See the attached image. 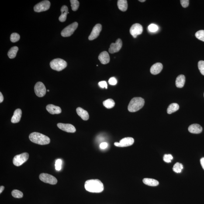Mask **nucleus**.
Segmentation results:
<instances>
[{
  "instance_id": "1",
  "label": "nucleus",
  "mask_w": 204,
  "mask_h": 204,
  "mask_svg": "<svg viewBox=\"0 0 204 204\" xmlns=\"http://www.w3.org/2000/svg\"><path fill=\"white\" fill-rule=\"evenodd\" d=\"M84 186L86 190L92 193H100L104 189L103 184L98 179L90 180L86 181Z\"/></svg>"
},
{
  "instance_id": "2",
  "label": "nucleus",
  "mask_w": 204,
  "mask_h": 204,
  "mask_svg": "<svg viewBox=\"0 0 204 204\" xmlns=\"http://www.w3.org/2000/svg\"><path fill=\"white\" fill-rule=\"evenodd\" d=\"M29 138L33 143L41 145L49 144L50 142L49 137L38 132H34L31 133Z\"/></svg>"
},
{
  "instance_id": "3",
  "label": "nucleus",
  "mask_w": 204,
  "mask_h": 204,
  "mask_svg": "<svg viewBox=\"0 0 204 204\" xmlns=\"http://www.w3.org/2000/svg\"><path fill=\"white\" fill-rule=\"evenodd\" d=\"M144 99L141 97L133 98L130 101L128 106V109L130 112H134L140 110L144 106Z\"/></svg>"
},
{
  "instance_id": "4",
  "label": "nucleus",
  "mask_w": 204,
  "mask_h": 204,
  "mask_svg": "<svg viewBox=\"0 0 204 204\" xmlns=\"http://www.w3.org/2000/svg\"><path fill=\"white\" fill-rule=\"evenodd\" d=\"M51 68L57 71L64 69L67 66V63L64 60L60 58L54 59L50 63Z\"/></svg>"
},
{
  "instance_id": "5",
  "label": "nucleus",
  "mask_w": 204,
  "mask_h": 204,
  "mask_svg": "<svg viewBox=\"0 0 204 204\" xmlns=\"http://www.w3.org/2000/svg\"><path fill=\"white\" fill-rule=\"evenodd\" d=\"M78 23L77 22H74L66 27L61 32V36L64 37L71 36L78 28Z\"/></svg>"
},
{
  "instance_id": "6",
  "label": "nucleus",
  "mask_w": 204,
  "mask_h": 204,
  "mask_svg": "<svg viewBox=\"0 0 204 204\" xmlns=\"http://www.w3.org/2000/svg\"><path fill=\"white\" fill-rule=\"evenodd\" d=\"M29 154L25 152L18 155L14 157L13 163L16 166H19L27 161L29 158Z\"/></svg>"
},
{
  "instance_id": "7",
  "label": "nucleus",
  "mask_w": 204,
  "mask_h": 204,
  "mask_svg": "<svg viewBox=\"0 0 204 204\" xmlns=\"http://www.w3.org/2000/svg\"><path fill=\"white\" fill-rule=\"evenodd\" d=\"M39 178L41 181L50 185H56L57 183V180L55 177L46 173L41 174L39 175Z\"/></svg>"
},
{
  "instance_id": "8",
  "label": "nucleus",
  "mask_w": 204,
  "mask_h": 204,
  "mask_svg": "<svg viewBox=\"0 0 204 204\" xmlns=\"http://www.w3.org/2000/svg\"><path fill=\"white\" fill-rule=\"evenodd\" d=\"M50 7V3L46 0L41 1L35 5L34 10L35 12H41L48 10Z\"/></svg>"
},
{
  "instance_id": "9",
  "label": "nucleus",
  "mask_w": 204,
  "mask_h": 204,
  "mask_svg": "<svg viewBox=\"0 0 204 204\" xmlns=\"http://www.w3.org/2000/svg\"><path fill=\"white\" fill-rule=\"evenodd\" d=\"M34 90L35 94L39 97L44 96L46 93V87L41 82H38L35 84Z\"/></svg>"
},
{
  "instance_id": "10",
  "label": "nucleus",
  "mask_w": 204,
  "mask_h": 204,
  "mask_svg": "<svg viewBox=\"0 0 204 204\" xmlns=\"http://www.w3.org/2000/svg\"><path fill=\"white\" fill-rule=\"evenodd\" d=\"M134 142V140L133 138L131 137H126L122 139L119 141L115 142L114 145L117 147H127L132 145Z\"/></svg>"
},
{
  "instance_id": "11",
  "label": "nucleus",
  "mask_w": 204,
  "mask_h": 204,
  "mask_svg": "<svg viewBox=\"0 0 204 204\" xmlns=\"http://www.w3.org/2000/svg\"><path fill=\"white\" fill-rule=\"evenodd\" d=\"M143 31V27L139 24H135L132 25L130 29V34L134 38H136L138 35L141 34Z\"/></svg>"
},
{
  "instance_id": "12",
  "label": "nucleus",
  "mask_w": 204,
  "mask_h": 204,
  "mask_svg": "<svg viewBox=\"0 0 204 204\" xmlns=\"http://www.w3.org/2000/svg\"><path fill=\"white\" fill-rule=\"evenodd\" d=\"M102 25L100 24H97L96 25L93 29L91 35L88 37V39L90 41H92L97 38L102 30Z\"/></svg>"
},
{
  "instance_id": "13",
  "label": "nucleus",
  "mask_w": 204,
  "mask_h": 204,
  "mask_svg": "<svg viewBox=\"0 0 204 204\" xmlns=\"http://www.w3.org/2000/svg\"><path fill=\"white\" fill-rule=\"evenodd\" d=\"M122 43L120 39H118L115 43H112L110 45L109 49V53H114L118 52L120 50L122 47Z\"/></svg>"
},
{
  "instance_id": "14",
  "label": "nucleus",
  "mask_w": 204,
  "mask_h": 204,
  "mask_svg": "<svg viewBox=\"0 0 204 204\" xmlns=\"http://www.w3.org/2000/svg\"><path fill=\"white\" fill-rule=\"evenodd\" d=\"M57 126L59 129L68 133H74L76 131L74 126L69 124L59 123L57 124Z\"/></svg>"
},
{
  "instance_id": "15",
  "label": "nucleus",
  "mask_w": 204,
  "mask_h": 204,
  "mask_svg": "<svg viewBox=\"0 0 204 204\" xmlns=\"http://www.w3.org/2000/svg\"><path fill=\"white\" fill-rule=\"evenodd\" d=\"M48 112L51 114H58L61 113L62 110L60 107L53 105H49L46 106Z\"/></svg>"
},
{
  "instance_id": "16",
  "label": "nucleus",
  "mask_w": 204,
  "mask_h": 204,
  "mask_svg": "<svg viewBox=\"0 0 204 204\" xmlns=\"http://www.w3.org/2000/svg\"><path fill=\"white\" fill-rule=\"evenodd\" d=\"M163 66L161 63H157L153 65L150 68V73L152 74L156 75L159 74L162 70Z\"/></svg>"
},
{
  "instance_id": "17",
  "label": "nucleus",
  "mask_w": 204,
  "mask_h": 204,
  "mask_svg": "<svg viewBox=\"0 0 204 204\" xmlns=\"http://www.w3.org/2000/svg\"><path fill=\"white\" fill-rule=\"evenodd\" d=\"M98 59L101 63L103 64H108L110 60L109 53L106 51L101 52L98 57Z\"/></svg>"
},
{
  "instance_id": "18",
  "label": "nucleus",
  "mask_w": 204,
  "mask_h": 204,
  "mask_svg": "<svg viewBox=\"0 0 204 204\" xmlns=\"http://www.w3.org/2000/svg\"><path fill=\"white\" fill-rule=\"evenodd\" d=\"M202 127L200 125L197 124L191 125L188 128L189 131L194 134H199L202 132Z\"/></svg>"
},
{
  "instance_id": "19",
  "label": "nucleus",
  "mask_w": 204,
  "mask_h": 204,
  "mask_svg": "<svg viewBox=\"0 0 204 204\" xmlns=\"http://www.w3.org/2000/svg\"><path fill=\"white\" fill-rule=\"evenodd\" d=\"M22 112L21 110L18 109L15 110L14 112L13 116L11 119V122L13 123H18L19 122L21 117Z\"/></svg>"
},
{
  "instance_id": "20",
  "label": "nucleus",
  "mask_w": 204,
  "mask_h": 204,
  "mask_svg": "<svg viewBox=\"0 0 204 204\" xmlns=\"http://www.w3.org/2000/svg\"><path fill=\"white\" fill-rule=\"evenodd\" d=\"M76 111L78 115L81 117L83 120L87 121L89 119V115L87 111L84 110L81 108H77Z\"/></svg>"
},
{
  "instance_id": "21",
  "label": "nucleus",
  "mask_w": 204,
  "mask_h": 204,
  "mask_svg": "<svg viewBox=\"0 0 204 204\" xmlns=\"http://www.w3.org/2000/svg\"><path fill=\"white\" fill-rule=\"evenodd\" d=\"M61 14L59 18V21L61 22H64L67 19V16L68 14V8L66 5H63L60 10Z\"/></svg>"
},
{
  "instance_id": "22",
  "label": "nucleus",
  "mask_w": 204,
  "mask_h": 204,
  "mask_svg": "<svg viewBox=\"0 0 204 204\" xmlns=\"http://www.w3.org/2000/svg\"><path fill=\"white\" fill-rule=\"evenodd\" d=\"M185 76L181 74L177 77L176 80V85L178 88H182L185 85Z\"/></svg>"
},
{
  "instance_id": "23",
  "label": "nucleus",
  "mask_w": 204,
  "mask_h": 204,
  "mask_svg": "<svg viewBox=\"0 0 204 204\" xmlns=\"http://www.w3.org/2000/svg\"><path fill=\"white\" fill-rule=\"evenodd\" d=\"M117 5L119 10L122 12H126L127 9L128 4L126 0H119Z\"/></svg>"
},
{
  "instance_id": "24",
  "label": "nucleus",
  "mask_w": 204,
  "mask_h": 204,
  "mask_svg": "<svg viewBox=\"0 0 204 204\" xmlns=\"http://www.w3.org/2000/svg\"><path fill=\"white\" fill-rule=\"evenodd\" d=\"M143 181L144 184L149 186H156L159 185L158 181L152 178H145Z\"/></svg>"
},
{
  "instance_id": "25",
  "label": "nucleus",
  "mask_w": 204,
  "mask_h": 204,
  "mask_svg": "<svg viewBox=\"0 0 204 204\" xmlns=\"http://www.w3.org/2000/svg\"><path fill=\"white\" fill-rule=\"evenodd\" d=\"M179 109V106L177 103H172L168 107L167 109V113L169 114L174 113L178 110Z\"/></svg>"
},
{
  "instance_id": "26",
  "label": "nucleus",
  "mask_w": 204,
  "mask_h": 204,
  "mask_svg": "<svg viewBox=\"0 0 204 204\" xmlns=\"http://www.w3.org/2000/svg\"><path fill=\"white\" fill-rule=\"evenodd\" d=\"M18 49V48L16 46L11 48L8 53V55L10 59H13L16 57Z\"/></svg>"
},
{
  "instance_id": "27",
  "label": "nucleus",
  "mask_w": 204,
  "mask_h": 204,
  "mask_svg": "<svg viewBox=\"0 0 204 204\" xmlns=\"http://www.w3.org/2000/svg\"><path fill=\"white\" fill-rule=\"evenodd\" d=\"M103 105L105 108L108 109H111L114 107L115 102L112 99H109L104 101Z\"/></svg>"
},
{
  "instance_id": "28",
  "label": "nucleus",
  "mask_w": 204,
  "mask_h": 204,
  "mask_svg": "<svg viewBox=\"0 0 204 204\" xmlns=\"http://www.w3.org/2000/svg\"><path fill=\"white\" fill-rule=\"evenodd\" d=\"M183 168V166L182 164L179 163H177L174 164L173 167V170L176 173H180L181 172Z\"/></svg>"
},
{
  "instance_id": "29",
  "label": "nucleus",
  "mask_w": 204,
  "mask_h": 204,
  "mask_svg": "<svg viewBox=\"0 0 204 204\" xmlns=\"http://www.w3.org/2000/svg\"><path fill=\"white\" fill-rule=\"evenodd\" d=\"M70 3L71 9L73 11H76L78 10L80 5V3L77 0H70Z\"/></svg>"
},
{
  "instance_id": "30",
  "label": "nucleus",
  "mask_w": 204,
  "mask_h": 204,
  "mask_svg": "<svg viewBox=\"0 0 204 204\" xmlns=\"http://www.w3.org/2000/svg\"><path fill=\"white\" fill-rule=\"evenodd\" d=\"M12 194L14 197L21 198L23 197V193L18 190H14L12 192Z\"/></svg>"
},
{
  "instance_id": "31",
  "label": "nucleus",
  "mask_w": 204,
  "mask_h": 204,
  "mask_svg": "<svg viewBox=\"0 0 204 204\" xmlns=\"http://www.w3.org/2000/svg\"><path fill=\"white\" fill-rule=\"evenodd\" d=\"M20 39V36L18 33H13L10 36V40L12 43H16L19 41Z\"/></svg>"
},
{
  "instance_id": "32",
  "label": "nucleus",
  "mask_w": 204,
  "mask_h": 204,
  "mask_svg": "<svg viewBox=\"0 0 204 204\" xmlns=\"http://www.w3.org/2000/svg\"><path fill=\"white\" fill-rule=\"evenodd\" d=\"M196 37L200 40L204 42V30H200L197 32L195 33Z\"/></svg>"
},
{
  "instance_id": "33",
  "label": "nucleus",
  "mask_w": 204,
  "mask_h": 204,
  "mask_svg": "<svg viewBox=\"0 0 204 204\" xmlns=\"http://www.w3.org/2000/svg\"><path fill=\"white\" fill-rule=\"evenodd\" d=\"M148 29L150 32H155L158 30V27L157 25L155 24H152L149 25Z\"/></svg>"
},
{
  "instance_id": "34",
  "label": "nucleus",
  "mask_w": 204,
  "mask_h": 204,
  "mask_svg": "<svg viewBox=\"0 0 204 204\" xmlns=\"http://www.w3.org/2000/svg\"><path fill=\"white\" fill-rule=\"evenodd\" d=\"M198 67L201 74L204 75V61L200 60L198 62Z\"/></svg>"
},
{
  "instance_id": "35",
  "label": "nucleus",
  "mask_w": 204,
  "mask_h": 204,
  "mask_svg": "<svg viewBox=\"0 0 204 204\" xmlns=\"http://www.w3.org/2000/svg\"><path fill=\"white\" fill-rule=\"evenodd\" d=\"M173 158L171 154H165L163 157V160L167 163H171Z\"/></svg>"
},
{
  "instance_id": "36",
  "label": "nucleus",
  "mask_w": 204,
  "mask_h": 204,
  "mask_svg": "<svg viewBox=\"0 0 204 204\" xmlns=\"http://www.w3.org/2000/svg\"><path fill=\"white\" fill-rule=\"evenodd\" d=\"M62 161L60 159H57L56 161L55 169L57 171H60L61 169Z\"/></svg>"
},
{
  "instance_id": "37",
  "label": "nucleus",
  "mask_w": 204,
  "mask_h": 204,
  "mask_svg": "<svg viewBox=\"0 0 204 204\" xmlns=\"http://www.w3.org/2000/svg\"><path fill=\"white\" fill-rule=\"evenodd\" d=\"M109 83L111 85H116L117 83V81L115 77H112V78H110L109 80Z\"/></svg>"
},
{
  "instance_id": "38",
  "label": "nucleus",
  "mask_w": 204,
  "mask_h": 204,
  "mask_svg": "<svg viewBox=\"0 0 204 204\" xmlns=\"http://www.w3.org/2000/svg\"><path fill=\"white\" fill-rule=\"evenodd\" d=\"M98 85L101 88H105L106 89L108 88V84H107L106 81H102L99 82L98 83Z\"/></svg>"
},
{
  "instance_id": "39",
  "label": "nucleus",
  "mask_w": 204,
  "mask_h": 204,
  "mask_svg": "<svg viewBox=\"0 0 204 204\" xmlns=\"http://www.w3.org/2000/svg\"><path fill=\"white\" fill-rule=\"evenodd\" d=\"M189 0H181L180 3L183 7H187L188 6L189 4Z\"/></svg>"
},
{
  "instance_id": "40",
  "label": "nucleus",
  "mask_w": 204,
  "mask_h": 204,
  "mask_svg": "<svg viewBox=\"0 0 204 204\" xmlns=\"http://www.w3.org/2000/svg\"><path fill=\"white\" fill-rule=\"evenodd\" d=\"M99 147L102 150H105L108 147V144L106 142H103V143H101Z\"/></svg>"
},
{
  "instance_id": "41",
  "label": "nucleus",
  "mask_w": 204,
  "mask_h": 204,
  "mask_svg": "<svg viewBox=\"0 0 204 204\" xmlns=\"http://www.w3.org/2000/svg\"><path fill=\"white\" fill-rule=\"evenodd\" d=\"M200 163L202 168L204 170V157L200 159Z\"/></svg>"
},
{
  "instance_id": "42",
  "label": "nucleus",
  "mask_w": 204,
  "mask_h": 204,
  "mask_svg": "<svg viewBox=\"0 0 204 204\" xmlns=\"http://www.w3.org/2000/svg\"><path fill=\"white\" fill-rule=\"evenodd\" d=\"M4 97L3 96L2 93L0 92V102L2 103L3 101H4Z\"/></svg>"
},
{
  "instance_id": "43",
  "label": "nucleus",
  "mask_w": 204,
  "mask_h": 204,
  "mask_svg": "<svg viewBox=\"0 0 204 204\" xmlns=\"http://www.w3.org/2000/svg\"><path fill=\"white\" fill-rule=\"evenodd\" d=\"M4 188H5V187L4 186H1L0 187V193H1L3 192V191H4Z\"/></svg>"
},
{
  "instance_id": "44",
  "label": "nucleus",
  "mask_w": 204,
  "mask_h": 204,
  "mask_svg": "<svg viewBox=\"0 0 204 204\" xmlns=\"http://www.w3.org/2000/svg\"><path fill=\"white\" fill-rule=\"evenodd\" d=\"M140 2H145V0H139V1Z\"/></svg>"
},
{
  "instance_id": "45",
  "label": "nucleus",
  "mask_w": 204,
  "mask_h": 204,
  "mask_svg": "<svg viewBox=\"0 0 204 204\" xmlns=\"http://www.w3.org/2000/svg\"><path fill=\"white\" fill-rule=\"evenodd\" d=\"M47 91H48V92H49V90H47Z\"/></svg>"
},
{
  "instance_id": "46",
  "label": "nucleus",
  "mask_w": 204,
  "mask_h": 204,
  "mask_svg": "<svg viewBox=\"0 0 204 204\" xmlns=\"http://www.w3.org/2000/svg\"></svg>"
}]
</instances>
